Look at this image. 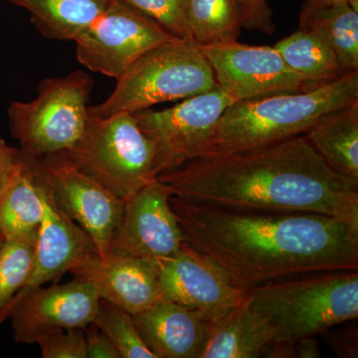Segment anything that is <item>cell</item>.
<instances>
[{
    "label": "cell",
    "mask_w": 358,
    "mask_h": 358,
    "mask_svg": "<svg viewBox=\"0 0 358 358\" xmlns=\"http://www.w3.org/2000/svg\"><path fill=\"white\" fill-rule=\"evenodd\" d=\"M185 243L237 288L358 268V228L317 213L214 208L171 197Z\"/></svg>",
    "instance_id": "1"
},
{
    "label": "cell",
    "mask_w": 358,
    "mask_h": 358,
    "mask_svg": "<svg viewBox=\"0 0 358 358\" xmlns=\"http://www.w3.org/2000/svg\"><path fill=\"white\" fill-rule=\"evenodd\" d=\"M4 240H6V237L2 234L1 231H0V249H1L2 245L4 243Z\"/></svg>",
    "instance_id": "35"
},
{
    "label": "cell",
    "mask_w": 358,
    "mask_h": 358,
    "mask_svg": "<svg viewBox=\"0 0 358 358\" xmlns=\"http://www.w3.org/2000/svg\"><path fill=\"white\" fill-rule=\"evenodd\" d=\"M93 324L114 343L122 358H157L141 338L133 315L114 303L101 299Z\"/></svg>",
    "instance_id": "26"
},
{
    "label": "cell",
    "mask_w": 358,
    "mask_h": 358,
    "mask_svg": "<svg viewBox=\"0 0 358 358\" xmlns=\"http://www.w3.org/2000/svg\"><path fill=\"white\" fill-rule=\"evenodd\" d=\"M218 87L235 100L247 101L307 91L313 84L294 73L274 47L239 42L199 47Z\"/></svg>",
    "instance_id": "11"
},
{
    "label": "cell",
    "mask_w": 358,
    "mask_h": 358,
    "mask_svg": "<svg viewBox=\"0 0 358 358\" xmlns=\"http://www.w3.org/2000/svg\"><path fill=\"white\" fill-rule=\"evenodd\" d=\"M38 159L20 150L6 185L0 190V231L6 239L36 242L43 217Z\"/></svg>",
    "instance_id": "18"
},
{
    "label": "cell",
    "mask_w": 358,
    "mask_h": 358,
    "mask_svg": "<svg viewBox=\"0 0 358 358\" xmlns=\"http://www.w3.org/2000/svg\"><path fill=\"white\" fill-rule=\"evenodd\" d=\"M141 338L157 358H200L209 324L197 313L162 298L133 315Z\"/></svg>",
    "instance_id": "17"
},
{
    "label": "cell",
    "mask_w": 358,
    "mask_h": 358,
    "mask_svg": "<svg viewBox=\"0 0 358 358\" xmlns=\"http://www.w3.org/2000/svg\"><path fill=\"white\" fill-rule=\"evenodd\" d=\"M20 154V148L10 147L0 136V190L10 178Z\"/></svg>",
    "instance_id": "32"
},
{
    "label": "cell",
    "mask_w": 358,
    "mask_h": 358,
    "mask_svg": "<svg viewBox=\"0 0 358 358\" xmlns=\"http://www.w3.org/2000/svg\"><path fill=\"white\" fill-rule=\"evenodd\" d=\"M36 242L6 239L0 249V324L31 274Z\"/></svg>",
    "instance_id": "25"
},
{
    "label": "cell",
    "mask_w": 358,
    "mask_h": 358,
    "mask_svg": "<svg viewBox=\"0 0 358 358\" xmlns=\"http://www.w3.org/2000/svg\"><path fill=\"white\" fill-rule=\"evenodd\" d=\"M155 268L162 296L197 313L209 324L227 315L246 294L185 242L178 253L159 261Z\"/></svg>",
    "instance_id": "13"
},
{
    "label": "cell",
    "mask_w": 358,
    "mask_h": 358,
    "mask_svg": "<svg viewBox=\"0 0 358 358\" xmlns=\"http://www.w3.org/2000/svg\"><path fill=\"white\" fill-rule=\"evenodd\" d=\"M324 333L329 334L327 341L338 355L343 357H357V331L343 334H331V331H327Z\"/></svg>",
    "instance_id": "31"
},
{
    "label": "cell",
    "mask_w": 358,
    "mask_h": 358,
    "mask_svg": "<svg viewBox=\"0 0 358 358\" xmlns=\"http://www.w3.org/2000/svg\"><path fill=\"white\" fill-rule=\"evenodd\" d=\"M152 18L157 24L179 39H187L188 0H122Z\"/></svg>",
    "instance_id": "27"
},
{
    "label": "cell",
    "mask_w": 358,
    "mask_h": 358,
    "mask_svg": "<svg viewBox=\"0 0 358 358\" xmlns=\"http://www.w3.org/2000/svg\"><path fill=\"white\" fill-rule=\"evenodd\" d=\"M252 308L267 320L272 341L296 343L358 317L357 270L287 279L247 291Z\"/></svg>",
    "instance_id": "4"
},
{
    "label": "cell",
    "mask_w": 358,
    "mask_h": 358,
    "mask_svg": "<svg viewBox=\"0 0 358 358\" xmlns=\"http://www.w3.org/2000/svg\"><path fill=\"white\" fill-rule=\"evenodd\" d=\"M29 11L32 24L45 38L74 41L105 13L112 0H4Z\"/></svg>",
    "instance_id": "21"
},
{
    "label": "cell",
    "mask_w": 358,
    "mask_h": 358,
    "mask_svg": "<svg viewBox=\"0 0 358 358\" xmlns=\"http://www.w3.org/2000/svg\"><path fill=\"white\" fill-rule=\"evenodd\" d=\"M44 358H87L83 329H47L34 339Z\"/></svg>",
    "instance_id": "28"
},
{
    "label": "cell",
    "mask_w": 358,
    "mask_h": 358,
    "mask_svg": "<svg viewBox=\"0 0 358 358\" xmlns=\"http://www.w3.org/2000/svg\"><path fill=\"white\" fill-rule=\"evenodd\" d=\"M243 28L273 34L275 29L273 11L267 0H240Z\"/></svg>",
    "instance_id": "29"
},
{
    "label": "cell",
    "mask_w": 358,
    "mask_h": 358,
    "mask_svg": "<svg viewBox=\"0 0 358 358\" xmlns=\"http://www.w3.org/2000/svg\"><path fill=\"white\" fill-rule=\"evenodd\" d=\"M341 1H348V0H306L301 11L300 22L307 20L308 16L312 15L315 11Z\"/></svg>",
    "instance_id": "34"
},
{
    "label": "cell",
    "mask_w": 358,
    "mask_h": 358,
    "mask_svg": "<svg viewBox=\"0 0 358 358\" xmlns=\"http://www.w3.org/2000/svg\"><path fill=\"white\" fill-rule=\"evenodd\" d=\"M173 195L155 178L127 199L108 254L143 259L155 266L178 253L185 239L169 202Z\"/></svg>",
    "instance_id": "12"
},
{
    "label": "cell",
    "mask_w": 358,
    "mask_h": 358,
    "mask_svg": "<svg viewBox=\"0 0 358 358\" xmlns=\"http://www.w3.org/2000/svg\"><path fill=\"white\" fill-rule=\"evenodd\" d=\"M115 81L114 91L103 103L90 106V115L134 114L218 87L201 49L190 40L179 38L143 54Z\"/></svg>",
    "instance_id": "5"
},
{
    "label": "cell",
    "mask_w": 358,
    "mask_h": 358,
    "mask_svg": "<svg viewBox=\"0 0 358 358\" xmlns=\"http://www.w3.org/2000/svg\"><path fill=\"white\" fill-rule=\"evenodd\" d=\"M64 154L124 201L157 178L154 145L131 114L90 115L83 136Z\"/></svg>",
    "instance_id": "7"
},
{
    "label": "cell",
    "mask_w": 358,
    "mask_h": 358,
    "mask_svg": "<svg viewBox=\"0 0 358 358\" xmlns=\"http://www.w3.org/2000/svg\"><path fill=\"white\" fill-rule=\"evenodd\" d=\"M320 350L319 343L315 336H308L296 341V357L319 358Z\"/></svg>",
    "instance_id": "33"
},
{
    "label": "cell",
    "mask_w": 358,
    "mask_h": 358,
    "mask_svg": "<svg viewBox=\"0 0 358 358\" xmlns=\"http://www.w3.org/2000/svg\"><path fill=\"white\" fill-rule=\"evenodd\" d=\"M235 102L217 87L167 109L131 114L154 145L155 176L206 155L224 112Z\"/></svg>",
    "instance_id": "8"
},
{
    "label": "cell",
    "mask_w": 358,
    "mask_h": 358,
    "mask_svg": "<svg viewBox=\"0 0 358 358\" xmlns=\"http://www.w3.org/2000/svg\"><path fill=\"white\" fill-rule=\"evenodd\" d=\"M87 358H122L114 343L94 324L85 329Z\"/></svg>",
    "instance_id": "30"
},
{
    "label": "cell",
    "mask_w": 358,
    "mask_h": 358,
    "mask_svg": "<svg viewBox=\"0 0 358 358\" xmlns=\"http://www.w3.org/2000/svg\"><path fill=\"white\" fill-rule=\"evenodd\" d=\"M173 39L145 14L122 0H112L74 42L82 65L117 80L143 54Z\"/></svg>",
    "instance_id": "9"
},
{
    "label": "cell",
    "mask_w": 358,
    "mask_h": 358,
    "mask_svg": "<svg viewBox=\"0 0 358 358\" xmlns=\"http://www.w3.org/2000/svg\"><path fill=\"white\" fill-rule=\"evenodd\" d=\"M70 273L77 279L90 282L102 300L131 315L147 310L162 296L157 268L143 259L95 254Z\"/></svg>",
    "instance_id": "16"
},
{
    "label": "cell",
    "mask_w": 358,
    "mask_h": 358,
    "mask_svg": "<svg viewBox=\"0 0 358 358\" xmlns=\"http://www.w3.org/2000/svg\"><path fill=\"white\" fill-rule=\"evenodd\" d=\"M355 101L358 71L307 91L238 101L224 112L206 155L255 150L300 136L322 115Z\"/></svg>",
    "instance_id": "3"
},
{
    "label": "cell",
    "mask_w": 358,
    "mask_h": 358,
    "mask_svg": "<svg viewBox=\"0 0 358 358\" xmlns=\"http://www.w3.org/2000/svg\"><path fill=\"white\" fill-rule=\"evenodd\" d=\"M307 134L334 171L358 180V101L322 115Z\"/></svg>",
    "instance_id": "20"
},
{
    "label": "cell",
    "mask_w": 358,
    "mask_h": 358,
    "mask_svg": "<svg viewBox=\"0 0 358 358\" xmlns=\"http://www.w3.org/2000/svg\"><path fill=\"white\" fill-rule=\"evenodd\" d=\"M299 28L320 37L334 52L343 72L358 71V11L348 1L315 11L299 22Z\"/></svg>",
    "instance_id": "22"
},
{
    "label": "cell",
    "mask_w": 358,
    "mask_h": 358,
    "mask_svg": "<svg viewBox=\"0 0 358 358\" xmlns=\"http://www.w3.org/2000/svg\"><path fill=\"white\" fill-rule=\"evenodd\" d=\"M94 79L82 70L47 78L31 102H13L7 110L9 131L20 150L41 159L77 145L89 120Z\"/></svg>",
    "instance_id": "6"
},
{
    "label": "cell",
    "mask_w": 358,
    "mask_h": 358,
    "mask_svg": "<svg viewBox=\"0 0 358 358\" xmlns=\"http://www.w3.org/2000/svg\"><path fill=\"white\" fill-rule=\"evenodd\" d=\"M274 48L294 73L310 83H326L345 74L331 48L308 30L299 28Z\"/></svg>",
    "instance_id": "24"
},
{
    "label": "cell",
    "mask_w": 358,
    "mask_h": 358,
    "mask_svg": "<svg viewBox=\"0 0 358 358\" xmlns=\"http://www.w3.org/2000/svg\"><path fill=\"white\" fill-rule=\"evenodd\" d=\"M274 338L272 327L251 308L245 294L227 315L209 324L208 338L200 358L261 357Z\"/></svg>",
    "instance_id": "19"
},
{
    "label": "cell",
    "mask_w": 358,
    "mask_h": 358,
    "mask_svg": "<svg viewBox=\"0 0 358 358\" xmlns=\"http://www.w3.org/2000/svg\"><path fill=\"white\" fill-rule=\"evenodd\" d=\"M186 25L199 47L236 42L243 28L240 0H188Z\"/></svg>",
    "instance_id": "23"
},
{
    "label": "cell",
    "mask_w": 358,
    "mask_h": 358,
    "mask_svg": "<svg viewBox=\"0 0 358 358\" xmlns=\"http://www.w3.org/2000/svg\"><path fill=\"white\" fill-rule=\"evenodd\" d=\"M38 162L56 203L89 235L99 255H107L124 200L82 171L64 152Z\"/></svg>",
    "instance_id": "10"
},
{
    "label": "cell",
    "mask_w": 358,
    "mask_h": 358,
    "mask_svg": "<svg viewBox=\"0 0 358 358\" xmlns=\"http://www.w3.org/2000/svg\"><path fill=\"white\" fill-rule=\"evenodd\" d=\"M40 171L43 217L37 236L31 274L16 296L47 282H59L66 272H70L89 257L99 254L89 235L56 203L41 167Z\"/></svg>",
    "instance_id": "15"
},
{
    "label": "cell",
    "mask_w": 358,
    "mask_h": 358,
    "mask_svg": "<svg viewBox=\"0 0 358 358\" xmlns=\"http://www.w3.org/2000/svg\"><path fill=\"white\" fill-rule=\"evenodd\" d=\"M157 179L190 203L324 214L358 228V180L334 171L306 136L245 152L203 155Z\"/></svg>",
    "instance_id": "2"
},
{
    "label": "cell",
    "mask_w": 358,
    "mask_h": 358,
    "mask_svg": "<svg viewBox=\"0 0 358 358\" xmlns=\"http://www.w3.org/2000/svg\"><path fill=\"white\" fill-rule=\"evenodd\" d=\"M101 296L90 282L75 278L66 284L43 286L14 298L8 319L17 343L34 345L47 329H85L93 324Z\"/></svg>",
    "instance_id": "14"
}]
</instances>
